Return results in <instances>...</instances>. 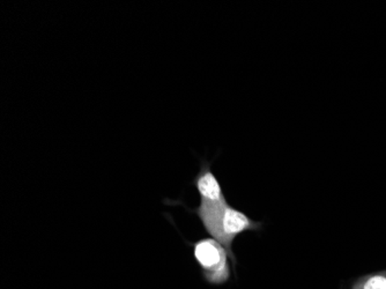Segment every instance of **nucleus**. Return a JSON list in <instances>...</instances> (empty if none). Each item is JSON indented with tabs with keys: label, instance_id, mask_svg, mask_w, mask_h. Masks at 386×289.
<instances>
[{
	"label": "nucleus",
	"instance_id": "obj_4",
	"mask_svg": "<svg viewBox=\"0 0 386 289\" xmlns=\"http://www.w3.org/2000/svg\"><path fill=\"white\" fill-rule=\"evenodd\" d=\"M353 289H386V271L360 279L353 286Z\"/></svg>",
	"mask_w": 386,
	"mask_h": 289
},
{
	"label": "nucleus",
	"instance_id": "obj_2",
	"mask_svg": "<svg viewBox=\"0 0 386 289\" xmlns=\"http://www.w3.org/2000/svg\"><path fill=\"white\" fill-rule=\"evenodd\" d=\"M193 257L209 285L222 286L230 280L229 254L222 244L212 237L192 243Z\"/></svg>",
	"mask_w": 386,
	"mask_h": 289
},
{
	"label": "nucleus",
	"instance_id": "obj_1",
	"mask_svg": "<svg viewBox=\"0 0 386 289\" xmlns=\"http://www.w3.org/2000/svg\"><path fill=\"white\" fill-rule=\"evenodd\" d=\"M192 212L198 216L206 233L226 247L234 270L237 264L233 252L235 238L247 231H259L263 228V223L251 219L245 213L229 205L228 202L214 205L199 204Z\"/></svg>",
	"mask_w": 386,
	"mask_h": 289
},
{
	"label": "nucleus",
	"instance_id": "obj_3",
	"mask_svg": "<svg viewBox=\"0 0 386 289\" xmlns=\"http://www.w3.org/2000/svg\"><path fill=\"white\" fill-rule=\"evenodd\" d=\"M193 184L200 197V204L214 205V204L227 202L222 186L211 169V164L209 162H204L202 164L200 170L193 179Z\"/></svg>",
	"mask_w": 386,
	"mask_h": 289
}]
</instances>
